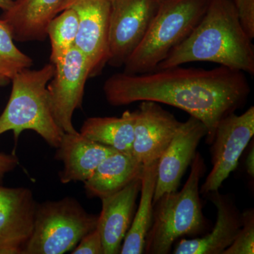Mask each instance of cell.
<instances>
[{"mask_svg":"<svg viewBox=\"0 0 254 254\" xmlns=\"http://www.w3.org/2000/svg\"><path fill=\"white\" fill-rule=\"evenodd\" d=\"M98 216L87 213L75 198L66 197L37 205L33 231L22 254H63L71 252L95 230Z\"/></svg>","mask_w":254,"mask_h":254,"instance_id":"8992f818","label":"cell"},{"mask_svg":"<svg viewBox=\"0 0 254 254\" xmlns=\"http://www.w3.org/2000/svg\"><path fill=\"white\" fill-rule=\"evenodd\" d=\"M55 66L54 76L47 86L52 115L63 133H76L72 117L75 110L81 108L91 66L75 47Z\"/></svg>","mask_w":254,"mask_h":254,"instance_id":"ba28073f","label":"cell"},{"mask_svg":"<svg viewBox=\"0 0 254 254\" xmlns=\"http://www.w3.org/2000/svg\"><path fill=\"white\" fill-rule=\"evenodd\" d=\"M246 169L249 175L252 178L254 177V145H252V148L250 150V153L247 155L246 159Z\"/></svg>","mask_w":254,"mask_h":254,"instance_id":"4316f807","label":"cell"},{"mask_svg":"<svg viewBox=\"0 0 254 254\" xmlns=\"http://www.w3.org/2000/svg\"><path fill=\"white\" fill-rule=\"evenodd\" d=\"M141 187L140 178L116 193L101 198L102 210L96 229L101 237L104 254L120 253L136 213V200Z\"/></svg>","mask_w":254,"mask_h":254,"instance_id":"5bb4252c","label":"cell"},{"mask_svg":"<svg viewBox=\"0 0 254 254\" xmlns=\"http://www.w3.org/2000/svg\"><path fill=\"white\" fill-rule=\"evenodd\" d=\"M103 91L113 106L153 101L184 110L204 124L210 145L220 120L243 106L251 88L245 73L238 70L177 66L140 74L115 73Z\"/></svg>","mask_w":254,"mask_h":254,"instance_id":"6da1fadb","label":"cell"},{"mask_svg":"<svg viewBox=\"0 0 254 254\" xmlns=\"http://www.w3.org/2000/svg\"><path fill=\"white\" fill-rule=\"evenodd\" d=\"M55 71L50 63L39 69L25 68L11 78V95L0 116V135L13 131L17 141L21 132L33 130L50 146H59L64 133L52 115L47 88Z\"/></svg>","mask_w":254,"mask_h":254,"instance_id":"5b68a950","label":"cell"},{"mask_svg":"<svg viewBox=\"0 0 254 254\" xmlns=\"http://www.w3.org/2000/svg\"><path fill=\"white\" fill-rule=\"evenodd\" d=\"M135 111H125L120 118H91L83 123L79 133L88 139L132 155L134 140Z\"/></svg>","mask_w":254,"mask_h":254,"instance_id":"ffe728a7","label":"cell"},{"mask_svg":"<svg viewBox=\"0 0 254 254\" xmlns=\"http://www.w3.org/2000/svg\"><path fill=\"white\" fill-rule=\"evenodd\" d=\"M37 205L30 189L0 185V254H22L33 233Z\"/></svg>","mask_w":254,"mask_h":254,"instance_id":"8fae6325","label":"cell"},{"mask_svg":"<svg viewBox=\"0 0 254 254\" xmlns=\"http://www.w3.org/2000/svg\"><path fill=\"white\" fill-rule=\"evenodd\" d=\"M210 0H160L144 37L124 64V73L151 72L190 36L204 16Z\"/></svg>","mask_w":254,"mask_h":254,"instance_id":"277c9868","label":"cell"},{"mask_svg":"<svg viewBox=\"0 0 254 254\" xmlns=\"http://www.w3.org/2000/svg\"><path fill=\"white\" fill-rule=\"evenodd\" d=\"M64 0H14L3 11L1 19L6 23L14 41L20 43L43 41L50 21L60 13Z\"/></svg>","mask_w":254,"mask_h":254,"instance_id":"e0dca14e","label":"cell"},{"mask_svg":"<svg viewBox=\"0 0 254 254\" xmlns=\"http://www.w3.org/2000/svg\"><path fill=\"white\" fill-rule=\"evenodd\" d=\"M160 0H108L109 59L114 67L124 66L140 44L158 10Z\"/></svg>","mask_w":254,"mask_h":254,"instance_id":"9c48e42d","label":"cell"},{"mask_svg":"<svg viewBox=\"0 0 254 254\" xmlns=\"http://www.w3.org/2000/svg\"><path fill=\"white\" fill-rule=\"evenodd\" d=\"M135 113L132 155L143 165L158 161L182 123L155 102L142 101Z\"/></svg>","mask_w":254,"mask_h":254,"instance_id":"4fadbf2b","label":"cell"},{"mask_svg":"<svg viewBox=\"0 0 254 254\" xmlns=\"http://www.w3.org/2000/svg\"><path fill=\"white\" fill-rule=\"evenodd\" d=\"M18 165V159L15 155H6L0 153V182L4 175L12 171Z\"/></svg>","mask_w":254,"mask_h":254,"instance_id":"484cf974","label":"cell"},{"mask_svg":"<svg viewBox=\"0 0 254 254\" xmlns=\"http://www.w3.org/2000/svg\"><path fill=\"white\" fill-rule=\"evenodd\" d=\"M118 151L82 136L79 132L64 133L55 158L63 163L60 182H86L107 157Z\"/></svg>","mask_w":254,"mask_h":254,"instance_id":"2e32d148","label":"cell"},{"mask_svg":"<svg viewBox=\"0 0 254 254\" xmlns=\"http://www.w3.org/2000/svg\"><path fill=\"white\" fill-rule=\"evenodd\" d=\"M205 169L204 159L199 153H195L190 176L182 190L164 193L153 203L144 254H168L180 237L204 233L208 224L202 211L199 183Z\"/></svg>","mask_w":254,"mask_h":254,"instance_id":"3957f363","label":"cell"},{"mask_svg":"<svg viewBox=\"0 0 254 254\" xmlns=\"http://www.w3.org/2000/svg\"><path fill=\"white\" fill-rule=\"evenodd\" d=\"M76 11L78 29L75 48L91 66V77L100 74L109 59L110 4L108 0H64L60 12Z\"/></svg>","mask_w":254,"mask_h":254,"instance_id":"30bf717a","label":"cell"},{"mask_svg":"<svg viewBox=\"0 0 254 254\" xmlns=\"http://www.w3.org/2000/svg\"><path fill=\"white\" fill-rule=\"evenodd\" d=\"M14 0H0V9L3 11L9 9L11 5L14 3Z\"/></svg>","mask_w":254,"mask_h":254,"instance_id":"83f0119b","label":"cell"},{"mask_svg":"<svg viewBox=\"0 0 254 254\" xmlns=\"http://www.w3.org/2000/svg\"><path fill=\"white\" fill-rule=\"evenodd\" d=\"M14 41L7 25L0 18V76L10 80L33 65L31 58L18 49Z\"/></svg>","mask_w":254,"mask_h":254,"instance_id":"7402d4cb","label":"cell"},{"mask_svg":"<svg viewBox=\"0 0 254 254\" xmlns=\"http://www.w3.org/2000/svg\"><path fill=\"white\" fill-rule=\"evenodd\" d=\"M242 227L231 245L222 254H254V210L248 209L242 213Z\"/></svg>","mask_w":254,"mask_h":254,"instance_id":"603a6c76","label":"cell"},{"mask_svg":"<svg viewBox=\"0 0 254 254\" xmlns=\"http://www.w3.org/2000/svg\"><path fill=\"white\" fill-rule=\"evenodd\" d=\"M11 80L9 78L3 77V76H0V86H5V85L8 84Z\"/></svg>","mask_w":254,"mask_h":254,"instance_id":"f1b7e54d","label":"cell"},{"mask_svg":"<svg viewBox=\"0 0 254 254\" xmlns=\"http://www.w3.org/2000/svg\"><path fill=\"white\" fill-rule=\"evenodd\" d=\"M71 254H104L103 242L97 229L85 235Z\"/></svg>","mask_w":254,"mask_h":254,"instance_id":"d4e9b609","label":"cell"},{"mask_svg":"<svg viewBox=\"0 0 254 254\" xmlns=\"http://www.w3.org/2000/svg\"><path fill=\"white\" fill-rule=\"evenodd\" d=\"M217 210L216 222L211 232L204 236L182 240L174 250L175 254H222L232 245L242 227V213L235 201L218 190L209 193Z\"/></svg>","mask_w":254,"mask_h":254,"instance_id":"9a60e30c","label":"cell"},{"mask_svg":"<svg viewBox=\"0 0 254 254\" xmlns=\"http://www.w3.org/2000/svg\"><path fill=\"white\" fill-rule=\"evenodd\" d=\"M78 29V17L76 11L66 8L57 15L48 25L47 36L51 45L50 61L55 64L75 46Z\"/></svg>","mask_w":254,"mask_h":254,"instance_id":"44dd1931","label":"cell"},{"mask_svg":"<svg viewBox=\"0 0 254 254\" xmlns=\"http://www.w3.org/2000/svg\"><path fill=\"white\" fill-rule=\"evenodd\" d=\"M158 162L159 160L143 165L139 205L131 227L123 241L120 254H144L145 237L153 220V202L158 176Z\"/></svg>","mask_w":254,"mask_h":254,"instance_id":"d6986e66","label":"cell"},{"mask_svg":"<svg viewBox=\"0 0 254 254\" xmlns=\"http://www.w3.org/2000/svg\"><path fill=\"white\" fill-rule=\"evenodd\" d=\"M242 27L251 39L254 38V0H232Z\"/></svg>","mask_w":254,"mask_h":254,"instance_id":"cb8c5ba5","label":"cell"},{"mask_svg":"<svg viewBox=\"0 0 254 254\" xmlns=\"http://www.w3.org/2000/svg\"><path fill=\"white\" fill-rule=\"evenodd\" d=\"M143 169V164L133 155L115 152L107 157L84 182L86 194L100 199L113 194L141 178Z\"/></svg>","mask_w":254,"mask_h":254,"instance_id":"ac0fdd59","label":"cell"},{"mask_svg":"<svg viewBox=\"0 0 254 254\" xmlns=\"http://www.w3.org/2000/svg\"><path fill=\"white\" fill-rule=\"evenodd\" d=\"M210 62L254 74L252 40L241 24L232 0H210L204 16L157 69Z\"/></svg>","mask_w":254,"mask_h":254,"instance_id":"7a4b0ae2","label":"cell"},{"mask_svg":"<svg viewBox=\"0 0 254 254\" xmlns=\"http://www.w3.org/2000/svg\"><path fill=\"white\" fill-rule=\"evenodd\" d=\"M254 135V108L242 115L235 113L218 123L212 141L213 168L200 189V194L218 190L230 174L236 170L241 155Z\"/></svg>","mask_w":254,"mask_h":254,"instance_id":"52a82bcc","label":"cell"},{"mask_svg":"<svg viewBox=\"0 0 254 254\" xmlns=\"http://www.w3.org/2000/svg\"><path fill=\"white\" fill-rule=\"evenodd\" d=\"M208 129L198 119L190 116L182 123L173 140L158 162L153 203L164 193L175 191L187 168L192 163L197 147Z\"/></svg>","mask_w":254,"mask_h":254,"instance_id":"7c38bea8","label":"cell"}]
</instances>
